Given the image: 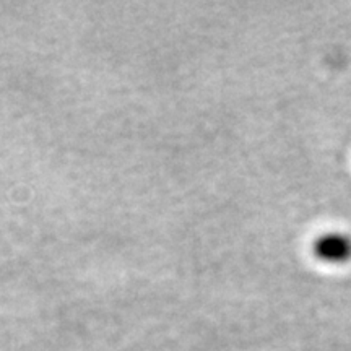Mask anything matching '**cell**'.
<instances>
[{"instance_id":"obj_1","label":"cell","mask_w":351,"mask_h":351,"mask_svg":"<svg viewBox=\"0 0 351 351\" xmlns=\"http://www.w3.org/2000/svg\"><path fill=\"white\" fill-rule=\"evenodd\" d=\"M315 256L327 263H345L351 258V236L345 232H326L315 241Z\"/></svg>"}]
</instances>
